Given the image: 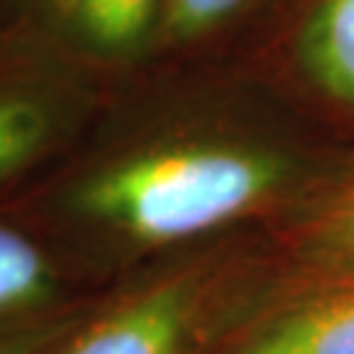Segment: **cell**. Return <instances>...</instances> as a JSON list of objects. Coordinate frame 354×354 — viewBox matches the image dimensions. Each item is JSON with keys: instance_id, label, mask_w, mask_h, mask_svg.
Returning a JSON list of instances; mask_svg holds the SVG:
<instances>
[{"instance_id": "277c9868", "label": "cell", "mask_w": 354, "mask_h": 354, "mask_svg": "<svg viewBox=\"0 0 354 354\" xmlns=\"http://www.w3.org/2000/svg\"><path fill=\"white\" fill-rule=\"evenodd\" d=\"M165 0H8L6 16L66 61L121 84L155 61Z\"/></svg>"}, {"instance_id": "9c48e42d", "label": "cell", "mask_w": 354, "mask_h": 354, "mask_svg": "<svg viewBox=\"0 0 354 354\" xmlns=\"http://www.w3.org/2000/svg\"><path fill=\"white\" fill-rule=\"evenodd\" d=\"M254 3L257 0H165L155 58L203 50L239 24Z\"/></svg>"}, {"instance_id": "6da1fadb", "label": "cell", "mask_w": 354, "mask_h": 354, "mask_svg": "<svg viewBox=\"0 0 354 354\" xmlns=\"http://www.w3.org/2000/svg\"><path fill=\"white\" fill-rule=\"evenodd\" d=\"M333 171V155L254 82L168 74L115 84L82 140L0 207L105 286L150 260L315 205Z\"/></svg>"}, {"instance_id": "5b68a950", "label": "cell", "mask_w": 354, "mask_h": 354, "mask_svg": "<svg viewBox=\"0 0 354 354\" xmlns=\"http://www.w3.org/2000/svg\"><path fill=\"white\" fill-rule=\"evenodd\" d=\"M100 289L42 231L0 207V346L53 336Z\"/></svg>"}, {"instance_id": "52a82bcc", "label": "cell", "mask_w": 354, "mask_h": 354, "mask_svg": "<svg viewBox=\"0 0 354 354\" xmlns=\"http://www.w3.org/2000/svg\"><path fill=\"white\" fill-rule=\"evenodd\" d=\"M297 61L313 87L354 108V0H315L297 35Z\"/></svg>"}, {"instance_id": "ba28073f", "label": "cell", "mask_w": 354, "mask_h": 354, "mask_svg": "<svg viewBox=\"0 0 354 354\" xmlns=\"http://www.w3.org/2000/svg\"><path fill=\"white\" fill-rule=\"evenodd\" d=\"M294 254L310 279L354 276V178L304 210L294 234Z\"/></svg>"}, {"instance_id": "8fae6325", "label": "cell", "mask_w": 354, "mask_h": 354, "mask_svg": "<svg viewBox=\"0 0 354 354\" xmlns=\"http://www.w3.org/2000/svg\"><path fill=\"white\" fill-rule=\"evenodd\" d=\"M6 8H8V0H0V19L6 16Z\"/></svg>"}, {"instance_id": "3957f363", "label": "cell", "mask_w": 354, "mask_h": 354, "mask_svg": "<svg viewBox=\"0 0 354 354\" xmlns=\"http://www.w3.org/2000/svg\"><path fill=\"white\" fill-rule=\"evenodd\" d=\"M111 89L8 16L0 19V203L82 140Z\"/></svg>"}, {"instance_id": "8992f818", "label": "cell", "mask_w": 354, "mask_h": 354, "mask_svg": "<svg viewBox=\"0 0 354 354\" xmlns=\"http://www.w3.org/2000/svg\"><path fill=\"white\" fill-rule=\"evenodd\" d=\"M218 354H354V276L273 291Z\"/></svg>"}, {"instance_id": "7a4b0ae2", "label": "cell", "mask_w": 354, "mask_h": 354, "mask_svg": "<svg viewBox=\"0 0 354 354\" xmlns=\"http://www.w3.org/2000/svg\"><path fill=\"white\" fill-rule=\"evenodd\" d=\"M273 291L234 234L127 270L35 354H218Z\"/></svg>"}, {"instance_id": "30bf717a", "label": "cell", "mask_w": 354, "mask_h": 354, "mask_svg": "<svg viewBox=\"0 0 354 354\" xmlns=\"http://www.w3.org/2000/svg\"><path fill=\"white\" fill-rule=\"evenodd\" d=\"M58 333V330H55ZM53 333V336H55ZM53 336H45V339H32V342H19V344H6V346H0V354H35L39 346H45V344L50 342Z\"/></svg>"}]
</instances>
